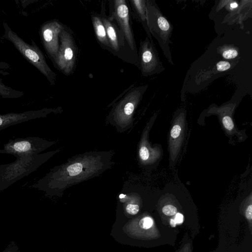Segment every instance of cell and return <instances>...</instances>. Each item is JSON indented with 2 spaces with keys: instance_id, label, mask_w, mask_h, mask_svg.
<instances>
[{
  "instance_id": "1",
  "label": "cell",
  "mask_w": 252,
  "mask_h": 252,
  "mask_svg": "<svg viewBox=\"0 0 252 252\" xmlns=\"http://www.w3.org/2000/svg\"><path fill=\"white\" fill-rule=\"evenodd\" d=\"M113 151H89L75 155L54 166L32 186L48 196L61 197L65 190L99 176L111 169L114 162Z\"/></svg>"
},
{
  "instance_id": "2",
  "label": "cell",
  "mask_w": 252,
  "mask_h": 252,
  "mask_svg": "<svg viewBox=\"0 0 252 252\" xmlns=\"http://www.w3.org/2000/svg\"><path fill=\"white\" fill-rule=\"evenodd\" d=\"M148 88V85L130 87L113 105L107 121L118 132H125L132 126L134 113Z\"/></svg>"
},
{
  "instance_id": "3",
  "label": "cell",
  "mask_w": 252,
  "mask_h": 252,
  "mask_svg": "<svg viewBox=\"0 0 252 252\" xmlns=\"http://www.w3.org/2000/svg\"><path fill=\"white\" fill-rule=\"evenodd\" d=\"M61 149L31 156L17 157L10 163L0 165V192L34 171Z\"/></svg>"
},
{
  "instance_id": "4",
  "label": "cell",
  "mask_w": 252,
  "mask_h": 252,
  "mask_svg": "<svg viewBox=\"0 0 252 252\" xmlns=\"http://www.w3.org/2000/svg\"><path fill=\"white\" fill-rule=\"evenodd\" d=\"M147 22L150 33L158 41L168 63L174 65L170 49L173 27L155 0H146Z\"/></svg>"
},
{
  "instance_id": "5",
  "label": "cell",
  "mask_w": 252,
  "mask_h": 252,
  "mask_svg": "<svg viewBox=\"0 0 252 252\" xmlns=\"http://www.w3.org/2000/svg\"><path fill=\"white\" fill-rule=\"evenodd\" d=\"M6 36L23 56L36 67L52 85H54L56 80V74L48 65L44 55L39 48L34 43L31 45L25 42L11 30L7 32Z\"/></svg>"
},
{
  "instance_id": "6",
  "label": "cell",
  "mask_w": 252,
  "mask_h": 252,
  "mask_svg": "<svg viewBox=\"0 0 252 252\" xmlns=\"http://www.w3.org/2000/svg\"><path fill=\"white\" fill-rule=\"evenodd\" d=\"M56 143L39 137H28L10 139L0 149V154H10L17 157L39 154Z\"/></svg>"
},
{
  "instance_id": "7",
  "label": "cell",
  "mask_w": 252,
  "mask_h": 252,
  "mask_svg": "<svg viewBox=\"0 0 252 252\" xmlns=\"http://www.w3.org/2000/svg\"><path fill=\"white\" fill-rule=\"evenodd\" d=\"M110 15L116 22L131 51L138 57L136 45L130 24L129 9L126 0L109 1Z\"/></svg>"
},
{
  "instance_id": "8",
  "label": "cell",
  "mask_w": 252,
  "mask_h": 252,
  "mask_svg": "<svg viewBox=\"0 0 252 252\" xmlns=\"http://www.w3.org/2000/svg\"><path fill=\"white\" fill-rule=\"evenodd\" d=\"M59 49L54 61L63 74L69 75L74 70L77 50L73 36L65 27L59 34Z\"/></svg>"
},
{
  "instance_id": "9",
  "label": "cell",
  "mask_w": 252,
  "mask_h": 252,
  "mask_svg": "<svg viewBox=\"0 0 252 252\" xmlns=\"http://www.w3.org/2000/svg\"><path fill=\"white\" fill-rule=\"evenodd\" d=\"M138 62V67L145 77L159 74L165 70L153 40L147 36L140 41Z\"/></svg>"
},
{
  "instance_id": "10",
  "label": "cell",
  "mask_w": 252,
  "mask_h": 252,
  "mask_svg": "<svg viewBox=\"0 0 252 252\" xmlns=\"http://www.w3.org/2000/svg\"><path fill=\"white\" fill-rule=\"evenodd\" d=\"M186 112L181 110L175 116L169 132L168 147L170 165L178 160L185 138Z\"/></svg>"
},
{
  "instance_id": "11",
  "label": "cell",
  "mask_w": 252,
  "mask_h": 252,
  "mask_svg": "<svg viewBox=\"0 0 252 252\" xmlns=\"http://www.w3.org/2000/svg\"><path fill=\"white\" fill-rule=\"evenodd\" d=\"M157 117L153 115L147 124L143 131L137 148V158L139 163L142 165H148L155 163L162 155V150L158 145L152 147L149 142L150 130Z\"/></svg>"
},
{
  "instance_id": "12",
  "label": "cell",
  "mask_w": 252,
  "mask_h": 252,
  "mask_svg": "<svg viewBox=\"0 0 252 252\" xmlns=\"http://www.w3.org/2000/svg\"><path fill=\"white\" fill-rule=\"evenodd\" d=\"M63 111L61 107L43 108L21 113H9L0 115V130L11 126L17 125L31 120L46 117L51 113H58Z\"/></svg>"
},
{
  "instance_id": "13",
  "label": "cell",
  "mask_w": 252,
  "mask_h": 252,
  "mask_svg": "<svg viewBox=\"0 0 252 252\" xmlns=\"http://www.w3.org/2000/svg\"><path fill=\"white\" fill-rule=\"evenodd\" d=\"M64 26L58 21L45 23L41 27V33L43 45L49 55L55 60L59 49V34Z\"/></svg>"
},
{
  "instance_id": "14",
  "label": "cell",
  "mask_w": 252,
  "mask_h": 252,
  "mask_svg": "<svg viewBox=\"0 0 252 252\" xmlns=\"http://www.w3.org/2000/svg\"><path fill=\"white\" fill-rule=\"evenodd\" d=\"M99 16L105 27L111 51L116 53L120 52L127 43L114 20L106 15L103 3Z\"/></svg>"
},
{
  "instance_id": "15",
  "label": "cell",
  "mask_w": 252,
  "mask_h": 252,
  "mask_svg": "<svg viewBox=\"0 0 252 252\" xmlns=\"http://www.w3.org/2000/svg\"><path fill=\"white\" fill-rule=\"evenodd\" d=\"M236 107L235 103H228L219 107L213 106L210 109L209 112L218 116L224 131L228 136H235L239 140H241L243 137L235 126L233 119Z\"/></svg>"
},
{
  "instance_id": "16",
  "label": "cell",
  "mask_w": 252,
  "mask_h": 252,
  "mask_svg": "<svg viewBox=\"0 0 252 252\" xmlns=\"http://www.w3.org/2000/svg\"><path fill=\"white\" fill-rule=\"evenodd\" d=\"M134 18L141 24L147 37L153 40L147 22L146 0H129Z\"/></svg>"
},
{
  "instance_id": "17",
  "label": "cell",
  "mask_w": 252,
  "mask_h": 252,
  "mask_svg": "<svg viewBox=\"0 0 252 252\" xmlns=\"http://www.w3.org/2000/svg\"><path fill=\"white\" fill-rule=\"evenodd\" d=\"M91 18L96 37L101 46L111 51L105 27L99 14L92 13Z\"/></svg>"
},
{
  "instance_id": "18",
  "label": "cell",
  "mask_w": 252,
  "mask_h": 252,
  "mask_svg": "<svg viewBox=\"0 0 252 252\" xmlns=\"http://www.w3.org/2000/svg\"><path fill=\"white\" fill-rule=\"evenodd\" d=\"M222 57L226 60H232L238 56V51L232 45H226L221 47L218 50Z\"/></svg>"
},
{
  "instance_id": "19",
  "label": "cell",
  "mask_w": 252,
  "mask_h": 252,
  "mask_svg": "<svg viewBox=\"0 0 252 252\" xmlns=\"http://www.w3.org/2000/svg\"><path fill=\"white\" fill-rule=\"evenodd\" d=\"M153 224L152 219L149 217L142 218L139 221L138 225L141 228L148 229L152 227Z\"/></svg>"
},
{
  "instance_id": "20",
  "label": "cell",
  "mask_w": 252,
  "mask_h": 252,
  "mask_svg": "<svg viewBox=\"0 0 252 252\" xmlns=\"http://www.w3.org/2000/svg\"><path fill=\"white\" fill-rule=\"evenodd\" d=\"M216 70L218 72H223L231 68V63L226 61H220L216 64Z\"/></svg>"
},
{
  "instance_id": "21",
  "label": "cell",
  "mask_w": 252,
  "mask_h": 252,
  "mask_svg": "<svg viewBox=\"0 0 252 252\" xmlns=\"http://www.w3.org/2000/svg\"><path fill=\"white\" fill-rule=\"evenodd\" d=\"M162 212L166 216H171L177 213V209L173 205L168 204L162 207Z\"/></svg>"
},
{
  "instance_id": "22",
  "label": "cell",
  "mask_w": 252,
  "mask_h": 252,
  "mask_svg": "<svg viewBox=\"0 0 252 252\" xmlns=\"http://www.w3.org/2000/svg\"><path fill=\"white\" fill-rule=\"evenodd\" d=\"M10 89L6 87L0 82V94L4 97H10L11 95Z\"/></svg>"
},
{
  "instance_id": "23",
  "label": "cell",
  "mask_w": 252,
  "mask_h": 252,
  "mask_svg": "<svg viewBox=\"0 0 252 252\" xmlns=\"http://www.w3.org/2000/svg\"><path fill=\"white\" fill-rule=\"evenodd\" d=\"M2 252H20V251L17 246L12 242Z\"/></svg>"
},
{
  "instance_id": "24",
  "label": "cell",
  "mask_w": 252,
  "mask_h": 252,
  "mask_svg": "<svg viewBox=\"0 0 252 252\" xmlns=\"http://www.w3.org/2000/svg\"><path fill=\"white\" fill-rule=\"evenodd\" d=\"M245 215L246 218L249 220H251L252 219V205L250 204L247 208Z\"/></svg>"
},
{
  "instance_id": "25",
  "label": "cell",
  "mask_w": 252,
  "mask_h": 252,
  "mask_svg": "<svg viewBox=\"0 0 252 252\" xmlns=\"http://www.w3.org/2000/svg\"><path fill=\"white\" fill-rule=\"evenodd\" d=\"M183 219H184L183 215L181 213H177L176 214V216L175 217L174 220L176 224V223L180 224V223H182L183 222Z\"/></svg>"
},
{
  "instance_id": "26",
  "label": "cell",
  "mask_w": 252,
  "mask_h": 252,
  "mask_svg": "<svg viewBox=\"0 0 252 252\" xmlns=\"http://www.w3.org/2000/svg\"><path fill=\"white\" fill-rule=\"evenodd\" d=\"M170 224L172 227H175L176 225V223L174 221L173 219H171L170 220Z\"/></svg>"
}]
</instances>
